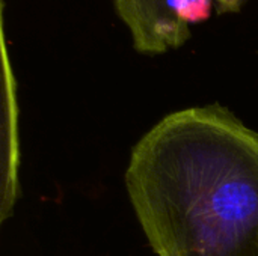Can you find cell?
<instances>
[{
    "mask_svg": "<svg viewBox=\"0 0 258 256\" xmlns=\"http://www.w3.org/2000/svg\"><path fill=\"white\" fill-rule=\"evenodd\" d=\"M183 0H113L116 15L128 29L133 48L147 56L183 47L190 27L180 18Z\"/></svg>",
    "mask_w": 258,
    "mask_h": 256,
    "instance_id": "cell-2",
    "label": "cell"
},
{
    "mask_svg": "<svg viewBox=\"0 0 258 256\" xmlns=\"http://www.w3.org/2000/svg\"><path fill=\"white\" fill-rule=\"evenodd\" d=\"M246 0H213L218 14H234L242 9Z\"/></svg>",
    "mask_w": 258,
    "mask_h": 256,
    "instance_id": "cell-3",
    "label": "cell"
},
{
    "mask_svg": "<svg viewBox=\"0 0 258 256\" xmlns=\"http://www.w3.org/2000/svg\"><path fill=\"white\" fill-rule=\"evenodd\" d=\"M125 186L157 256H258V131L218 104L159 121Z\"/></svg>",
    "mask_w": 258,
    "mask_h": 256,
    "instance_id": "cell-1",
    "label": "cell"
}]
</instances>
